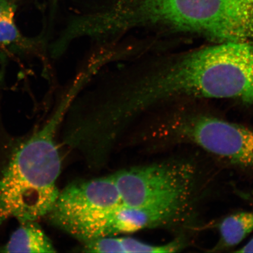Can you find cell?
Instances as JSON below:
<instances>
[{
	"instance_id": "obj_1",
	"label": "cell",
	"mask_w": 253,
	"mask_h": 253,
	"mask_svg": "<svg viewBox=\"0 0 253 253\" xmlns=\"http://www.w3.org/2000/svg\"><path fill=\"white\" fill-rule=\"evenodd\" d=\"M181 96L233 98L253 104V41L208 47L147 75H136L129 68L120 88L123 108L135 117Z\"/></svg>"
},
{
	"instance_id": "obj_2",
	"label": "cell",
	"mask_w": 253,
	"mask_h": 253,
	"mask_svg": "<svg viewBox=\"0 0 253 253\" xmlns=\"http://www.w3.org/2000/svg\"><path fill=\"white\" fill-rule=\"evenodd\" d=\"M66 112L59 103L45 124L12 154L0 176V223L10 218L37 221L51 211L62 167L56 136Z\"/></svg>"
},
{
	"instance_id": "obj_3",
	"label": "cell",
	"mask_w": 253,
	"mask_h": 253,
	"mask_svg": "<svg viewBox=\"0 0 253 253\" xmlns=\"http://www.w3.org/2000/svg\"><path fill=\"white\" fill-rule=\"evenodd\" d=\"M118 20L126 31L163 27L222 42L253 41V0H132L120 3Z\"/></svg>"
},
{
	"instance_id": "obj_4",
	"label": "cell",
	"mask_w": 253,
	"mask_h": 253,
	"mask_svg": "<svg viewBox=\"0 0 253 253\" xmlns=\"http://www.w3.org/2000/svg\"><path fill=\"white\" fill-rule=\"evenodd\" d=\"M123 204L112 175L71 183L47 216L53 225L85 243L96 238L107 215Z\"/></svg>"
},
{
	"instance_id": "obj_5",
	"label": "cell",
	"mask_w": 253,
	"mask_h": 253,
	"mask_svg": "<svg viewBox=\"0 0 253 253\" xmlns=\"http://www.w3.org/2000/svg\"><path fill=\"white\" fill-rule=\"evenodd\" d=\"M123 204L132 208L158 207L193 199L197 170L188 161L168 160L136 166L112 174Z\"/></svg>"
},
{
	"instance_id": "obj_6",
	"label": "cell",
	"mask_w": 253,
	"mask_h": 253,
	"mask_svg": "<svg viewBox=\"0 0 253 253\" xmlns=\"http://www.w3.org/2000/svg\"><path fill=\"white\" fill-rule=\"evenodd\" d=\"M160 138L197 145L231 164L253 168V130L207 116L181 117L160 128Z\"/></svg>"
},
{
	"instance_id": "obj_7",
	"label": "cell",
	"mask_w": 253,
	"mask_h": 253,
	"mask_svg": "<svg viewBox=\"0 0 253 253\" xmlns=\"http://www.w3.org/2000/svg\"><path fill=\"white\" fill-rule=\"evenodd\" d=\"M185 246L182 239L164 245H152L128 237H105L84 243L86 253H176Z\"/></svg>"
},
{
	"instance_id": "obj_8",
	"label": "cell",
	"mask_w": 253,
	"mask_h": 253,
	"mask_svg": "<svg viewBox=\"0 0 253 253\" xmlns=\"http://www.w3.org/2000/svg\"><path fill=\"white\" fill-rule=\"evenodd\" d=\"M8 242L1 248L2 253H55L56 249L36 221L20 223Z\"/></svg>"
},
{
	"instance_id": "obj_9",
	"label": "cell",
	"mask_w": 253,
	"mask_h": 253,
	"mask_svg": "<svg viewBox=\"0 0 253 253\" xmlns=\"http://www.w3.org/2000/svg\"><path fill=\"white\" fill-rule=\"evenodd\" d=\"M219 242L210 252H218L239 245L253 232V211H242L224 218L219 225Z\"/></svg>"
},
{
	"instance_id": "obj_10",
	"label": "cell",
	"mask_w": 253,
	"mask_h": 253,
	"mask_svg": "<svg viewBox=\"0 0 253 253\" xmlns=\"http://www.w3.org/2000/svg\"><path fill=\"white\" fill-rule=\"evenodd\" d=\"M16 5L14 4L0 18V45L29 47L33 42L25 38L15 23Z\"/></svg>"
},
{
	"instance_id": "obj_11",
	"label": "cell",
	"mask_w": 253,
	"mask_h": 253,
	"mask_svg": "<svg viewBox=\"0 0 253 253\" xmlns=\"http://www.w3.org/2000/svg\"><path fill=\"white\" fill-rule=\"evenodd\" d=\"M14 4L10 0H0V18Z\"/></svg>"
},
{
	"instance_id": "obj_12",
	"label": "cell",
	"mask_w": 253,
	"mask_h": 253,
	"mask_svg": "<svg viewBox=\"0 0 253 253\" xmlns=\"http://www.w3.org/2000/svg\"><path fill=\"white\" fill-rule=\"evenodd\" d=\"M238 253H253V238L250 240L247 244L242 247L239 251H236Z\"/></svg>"
}]
</instances>
